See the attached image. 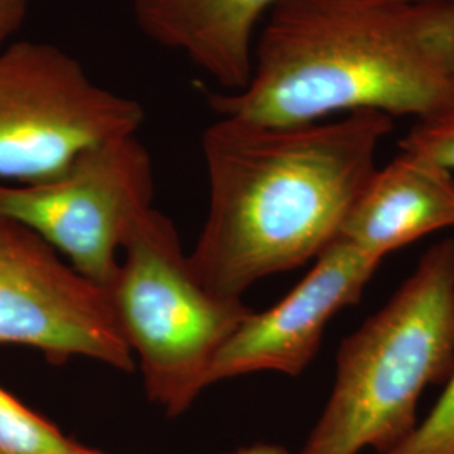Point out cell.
I'll list each match as a JSON object with an SVG mask.
<instances>
[{"label": "cell", "instance_id": "cell-1", "mask_svg": "<svg viewBox=\"0 0 454 454\" xmlns=\"http://www.w3.org/2000/svg\"><path fill=\"white\" fill-rule=\"evenodd\" d=\"M392 129L389 114L373 110L293 127L217 116L202 133L209 200L189 253L202 285L243 300L261 279L317 260L339 238Z\"/></svg>", "mask_w": 454, "mask_h": 454}, {"label": "cell", "instance_id": "cell-2", "mask_svg": "<svg viewBox=\"0 0 454 454\" xmlns=\"http://www.w3.org/2000/svg\"><path fill=\"white\" fill-rule=\"evenodd\" d=\"M209 105L271 127L362 110L433 116L454 105V0H278L249 82Z\"/></svg>", "mask_w": 454, "mask_h": 454}, {"label": "cell", "instance_id": "cell-3", "mask_svg": "<svg viewBox=\"0 0 454 454\" xmlns=\"http://www.w3.org/2000/svg\"><path fill=\"white\" fill-rule=\"evenodd\" d=\"M454 371V238L431 246L389 301L343 339L335 382L300 454L386 453Z\"/></svg>", "mask_w": 454, "mask_h": 454}, {"label": "cell", "instance_id": "cell-4", "mask_svg": "<svg viewBox=\"0 0 454 454\" xmlns=\"http://www.w3.org/2000/svg\"><path fill=\"white\" fill-rule=\"evenodd\" d=\"M108 296L146 397L179 418L211 387L212 365L253 311L207 290L174 223L153 207L123 244Z\"/></svg>", "mask_w": 454, "mask_h": 454}, {"label": "cell", "instance_id": "cell-5", "mask_svg": "<svg viewBox=\"0 0 454 454\" xmlns=\"http://www.w3.org/2000/svg\"><path fill=\"white\" fill-rule=\"evenodd\" d=\"M145 108L91 80L65 49L17 41L0 51V182L37 184L84 152L137 135Z\"/></svg>", "mask_w": 454, "mask_h": 454}, {"label": "cell", "instance_id": "cell-6", "mask_svg": "<svg viewBox=\"0 0 454 454\" xmlns=\"http://www.w3.org/2000/svg\"><path fill=\"white\" fill-rule=\"evenodd\" d=\"M153 165L137 135L84 152L37 184L0 182V212L31 227L80 275L108 290L123 244L152 211Z\"/></svg>", "mask_w": 454, "mask_h": 454}, {"label": "cell", "instance_id": "cell-7", "mask_svg": "<svg viewBox=\"0 0 454 454\" xmlns=\"http://www.w3.org/2000/svg\"><path fill=\"white\" fill-rule=\"evenodd\" d=\"M0 345H20L51 364L90 358L135 371L108 292L80 275L31 227L0 212Z\"/></svg>", "mask_w": 454, "mask_h": 454}, {"label": "cell", "instance_id": "cell-8", "mask_svg": "<svg viewBox=\"0 0 454 454\" xmlns=\"http://www.w3.org/2000/svg\"><path fill=\"white\" fill-rule=\"evenodd\" d=\"M380 260L337 238L275 307L251 311L212 365L209 384L258 372L296 377L317 356L330 320L356 305Z\"/></svg>", "mask_w": 454, "mask_h": 454}, {"label": "cell", "instance_id": "cell-9", "mask_svg": "<svg viewBox=\"0 0 454 454\" xmlns=\"http://www.w3.org/2000/svg\"><path fill=\"white\" fill-rule=\"evenodd\" d=\"M278 0H131L138 29L182 54L223 93L249 82L261 22Z\"/></svg>", "mask_w": 454, "mask_h": 454}, {"label": "cell", "instance_id": "cell-10", "mask_svg": "<svg viewBox=\"0 0 454 454\" xmlns=\"http://www.w3.org/2000/svg\"><path fill=\"white\" fill-rule=\"evenodd\" d=\"M454 226V176L439 163L403 152L377 168L341 224L339 238L377 260Z\"/></svg>", "mask_w": 454, "mask_h": 454}, {"label": "cell", "instance_id": "cell-11", "mask_svg": "<svg viewBox=\"0 0 454 454\" xmlns=\"http://www.w3.org/2000/svg\"><path fill=\"white\" fill-rule=\"evenodd\" d=\"M74 442L0 386V454H61Z\"/></svg>", "mask_w": 454, "mask_h": 454}, {"label": "cell", "instance_id": "cell-12", "mask_svg": "<svg viewBox=\"0 0 454 454\" xmlns=\"http://www.w3.org/2000/svg\"><path fill=\"white\" fill-rule=\"evenodd\" d=\"M380 454H454V371L429 416L397 446Z\"/></svg>", "mask_w": 454, "mask_h": 454}, {"label": "cell", "instance_id": "cell-13", "mask_svg": "<svg viewBox=\"0 0 454 454\" xmlns=\"http://www.w3.org/2000/svg\"><path fill=\"white\" fill-rule=\"evenodd\" d=\"M403 152L421 155L454 170V105L439 114L418 120L399 142Z\"/></svg>", "mask_w": 454, "mask_h": 454}, {"label": "cell", "instance_id": "cell-14", "mask_svg": "<svg viewBox=\"0 0 454 454\" xmlns=\"http://www.w3.org/2000/svg\"><path fill=\"white\" fill-rule=\"evenodd\" d=\"M29 0H0V48L22 27Z\"/></svg>", "mask_w": 454, "mask_h": 454}, {"label": "cell", "instance_id": "cell-15", "mask_svg": "<svg viewBox=\"0 0 454 454\" xmlns=\"http://www.w3.org/2000/svg\"><path fill=\"white\" fill-rule=\"evenodd\" d=\"M223 454H292L286 448L279 444H270V442H258V444H249L243 448H236L232 451H227Z\"/></svg>", "mask_w": 454, "mask_h": 454}, {"label": "cell", "instance_id": "cell-16", "mask_svg": "<svg viewBox=\"0 0 454 454\" xmlns=\"http://www.w3.org/2000/svg\"><path fill=\"white\" fill-rule=\"evenodd\" d=\"M61 454H105L99 453V451H95V450H91V448H86V446H82L80 442H74L67 451Z\"/></svg>", "mask_w": 454, "mask_h": 454}]
</instances>
